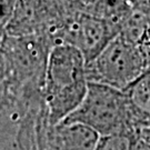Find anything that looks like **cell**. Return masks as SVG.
Wrapping results in <instances>:
<instances>
[{
  "instance_id": "obj_1",
  "label": "cell",
  "mask_w": 150,
  "mask_h": 150,
  "mask_svg": "<svg viewBox=\"0 0 150 150\" xmlns=\"http://www.w3.org/2000/svg\"><path fill=\"white\" fill-rule=\"evenodd\" d=\"M86 59L70 43L54 45L45 69L42 110L48 125L64 121L79 106L88 85Z\"/></svg>"
},
{
  "instance_id": "obj_2",
  "label": "cell",
  "mask_w": 150,
  "mask_h": 150,
  "mask_svg": "<svg viewBox=\"0 0 150 150\" xmlns=\"http://www.w3.org/2000/svg\"><path fill=\"white\" fill-rule=\"evenodd\" d=\"M150 120L149 115L132 106L126 92L99 82L88 81L79 106L61 122L87 126L99 136L137 132Z\"/></svg>"
},
{
  "instance_id": "obj_3",
  "label": "cell",
  "mask_w": 150,
  "mask_h": 150,
  "mask_svg": "<svg viewBox=\"0 0 150 150\" xmlns=\"http://www.w3.org/2000/svg\"><path fill=\"white\" fill-rule=\"evenodd\" d=\"M150 66V52L117 33L101 51L86 64L88 81L125 91Z\"/></svg>"
},
{
  "instance_id": "obj_4",
  "label": "cell",
  "mask_w": 150,
  "mask_h": 150,
  "mask_svg": "<svg viewBox=\"0 0 150 150\" xmlns=\"http://www.w3.org/2000/svg\"><path fill=\"white\" fill-rule=\"evenodd\" d=\"M69 32L76 39L72 46L79 49L86 62H89L118 33V26L109 19L85 17L79 21L72 22Z\"/></svg>"
},
{
  "instance_id": "obj_5",
  "label": "cell",
  "mask_w": 150,
  "mask_h": 150,
  "mask_svg": "<svg viewBox=\"0 0 150 150\" xmlns=\"http://www.w3.org/2000/svg\"><path fill=\"white\" fill-rule=\"evenodd\" d=\"M125 92L132 106L150 116V66Z\"/></svg>"
},
{
  "instance_id": "obj_6",
  "label": "cell",
  "mask_w": 150,
  "mask_h": 150,
  "mask_svg": "<svg viewBox=\"0 0 150 150\" xmlns=\"http://www.w3.org/2000/svg\"><path fill=\"white\" fill-rule=\"evenodd\" d=\"M136 136L131 134H115L100 136L93 150H132Z\"/></svg>"
},
{
  "instance_id": "obj_7",
  "label": "cell",
  "mask_w": 150,
  "mask_h": 150,
  "mask_svg": "<svg viewBox=\"0 0 150 150\" xmlns=\"http://www.w3.org/2000/svg\"><path fill=\"white\" fill-rule=\"evenodd\" d=\"M137 137L140 139L145 140L146 142H148L150 145V120L138 131Z\"/></svg>"
},
{
  "instance_id": "obj_8",
  "label": "cell",
  "mask_w": 150,
  "mask_h": 150,
  "mask_svg": "<svg viewBox=\"0 0 150 150\" xmlns=\"http://www.w3.org/2000/svg\"><path fill=\"white\" fill-rule=\"evenodd\" d=\"M132 150H150V145L148 142H146L145 140L136 137L134 142V149Z\"/></svg>"
}]
</instances>
